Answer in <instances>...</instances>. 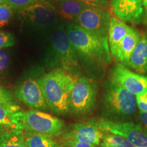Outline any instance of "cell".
Segmentation results:
<instances>
[{"mask_svg": "<svg viewBox=\"0 0 147 147\" xmlns=\"http://www.w3.org/2000/svg\"><path fill=\"white\" fill-rule=\"evenodd\" d=\"M16 97L27 106L36 110H46L47 107L41 88L38 81L29 79L16 88Z\"/></svg>", "mask_w": 147, "mask_h": 147, "instance_id": "13", "label": "cell"}, {"mask_svg": "<svg viewBox=\"0 0 147 147\" xmlns=\"http://www.w3.org/2000/svg\"><path fill=\"white\" fill-rule=\"evenodd\" d=\"M38 1H45V0H38Z\"/></svg>", "mask_w": 147, "mask_h": 147, "instance_id": "33", "label": "cell"}, {"mask_svg": "<svg viewBox=\"0 0 147 147\" xmlns=\"http://www.w3.org/2000/svg\"><path fill=\"white\" fill-rule=\"evenodd\" d=\"M140 35L136 29L131 28L119 45L115 57L123 65H127L131 55L138 43Z\"/></svg>", "mask_w": 147, "mask_h": 147, "instance_id": "17", "label": "cell"}, {"mask_svg": "<svg viewBox=\"0 0 147 147\" xmlns=\"http://www.w3.org/2000/svg\"><path fill=\"white\" fill-rule=\"evenodd\" d=\"M103 99L109 113L120 117L133 115L138 108L136 96L110 80Z\"/></svg>", "mask_w": 147, "mask_h": 147, "instance_id": "4", "label": "cell"}, {"mask_svg": "<svg viewBox=\"0 0 147 147\" xmlns=\"http://www.w3.org/2000/svg\"><path fill=\"white\" fill-rule=\"evenodd\" d=\"M3 3V0H0V5Z\"/></svg>", "mask_w": 147, "mask_h": 147, "instance_id": "32", "label": "cell"}, {"mask_svg": "<svg viewBox=\"0 0 147 147\" xmlns=\"http://www.w3.org/2000/svg\"><path fill=\"white\" fill-rule=\"evenodd\" d=\"M54 65L57 69L70 73L79 69V58L76 50L69 41L65 27L60 25L51 36Z\"/></svg>", "mask_w": 147, "mask_h": 147, "instance_id": "3", "label": "cell"}, {"mask_svg": "<svg viewBox=\"0 0 147 147\" xmlns=\"http://www.w3.org/2000/svg\"><path fill=\"white\" fill-rule=\"evenodd\" d=\"M15 42V38L12 34L0 31V49L12 47Z\"/></svg>", "mask_w": 147, "mask_h": 147, "instance_id": "24", "label": "cell"}, {"mask_svg": "<svg viewBox=\"0 0 147 147\" xmlns=\"http://www.w3.org/2000/svg\"><path fill=\"white\" fill-rule=\"evenodd\" d=\"M52 1H57V0H51Z\"/></svg>", "mask_w": 147, "mask_h": 147, "instance_id": "34", "label": "cell"}, {"mask_svg": "<svg viewBox=\"0 0 147 147\" xmlns=\"http://www.w3.org/2000/svg\"><path fill=\"white\" fill-rule=\"evenodd\" d=\"M64 147H95V145H92L78 141L71 140H63Z\"/></svg>", "mask_w": 147, "mask_h": 147, "instance_id": "29", "label": "cell"}, {"mask_svg": "<svg viewBox=\"0 0 147 147\" xmlns=\"http://www.w3.org/2000/svg\"><path fill=\"white\" fill-rule=\"evenodd\" d=\"M18 12L24 19L40 27H50L55 23L57 18L54 5L47 0L38 1Z\"/></svg>", "mask_w": 147, "mask_h": 147, "instance_id": "10", "label": "cell"}, {"mask_svg": "<svg viewBox=\"0 0 147 147\" xmlns=\"http://www.w3.org/2000/svg\"><path fill=\"white\" fill-rule=\"evenodd\" d=\"M104 131L125 138L134 147H147V131L140 125L101 119L96 121Z\"/></svg>", "mask_w": 147, "mask_h": 147, "instance_id": "7", "label": "cell"}, {"mask_svg": "<svg viewBox=\"0 0 147 147\" xmlns=\"http://www.w3.org/2000/svg\"><path fill=\"white\" fill-rule=\"evenodd\" d=\"M143 7H144V15L142 22L147 27V0H143Z\"/></svg>", "mask_w": 147, "mask_h": 147, "instance_id": "31", "label": "cell"}, {"mask_svg": "<svg viewBox=\"0 0 147 147\" xmlns=\"http://www.w3.org/2000/svg\"><path fill=\"white\" fill-rule=\"evenodd\" d=\"M98 93L97 82L81 76L76 79L70 94V110L77 115L88 113L95 105Z\"/></svg>", "mask_w": 147, "mask_h": 147, "instance_id": "5", "label": "cell"}, {"mask_svg": "<svg viewBox=\"0 0 147 147\" xmlns=\"http://www.w3.org/2000/svg\"><path fill=\"white\" fill-rule=\"evenodd\" d=\"M76 79L70 73L61 69H55L38 79L47 107L53 113L57 115L69 113L70 94Z\"/></svg>", "mask_w": 147, "mask_h": 147, "instance_id": "2", "label": "cell"}, {"mask_svg": "<svg viewBox=\"0 0 147 147\" xmlns=\"http://www.w3.org/2000/svg\"><path fill=\"white\" fill-rule=\"evenodd\" d=\"M87 7L106 9L108 7V0H78Z\"/></svg>", "mask_w": 147, "mask_h": 147, "instance_id": "27", "label": "cell"}, {"mask_svg": "<svg viewBox=\"0 0 147 147\" xmlns=\"http://www.w3.org/2000/svg\"><path fill=\"white\" fill-rule=\"evenodd\" d=\"M110 11L86 6L77 18V25L88 32L102 37H108L110 22Z\"/></svg>", "mask_w": 147, "mask_h": 147, "instance_id": "8", "label": "cell"}, {"mask_svg": "<svg viewBox=\"0 0 147 147\" xmlns=\"http://www.w3.org/2000/svg\"><path fill=\"white\" fill-rule=\"evenodd\" d=\"M65 30L79 60L93 68L105 70L111 62L108 37L97 36L76 23H68Z\"/></svg>", "mask_w": 147, "mask_h": 147, "instance_id": "1", "label": "cell"}, {"mask_svg": "<svg viewBox=\"0 0 147 147\" xmlns=\"http://www.w3.org/2000/svg\"><path fill=\"white\" fill-rule=\"evenodd\" d=\"M24 112L16 104L0 106V127L23 131Z\"/></svg>", "mask_w": 147, "mask_h": 147, "instance_id": "14", "label": "cell"}, {"mask_svg": "<svg viewBox=\"0 0 147 147\" xmlns=\"http://www.w3.org/2000/svg\"><path fill=\"white\" fill-rule=\"evenodd\" d=\"M131 29V27H129L125 23L120 21L117 17H111L108 33V40L110 53L113 57H115L121 42Z\"/></svg>", "mask_w": 147, "mask_h": 147, "instance_id": "15", "label": "cell"}, {"mask_svg": "<svg viewBox=\"0 0 147 147\" xmlns=\"http://www.w3.org/2000/svg\"><path fill=\"white\" fill-rule=\"evenodd\" d=\"M111 7L117 18L124 23L142 21L143 0H112Z\"/></svg>", "mask_w": 147, "mask_h": 147, "instance_id": "12", "label": "cell"}, {"mask_svg": "<svg viewBox=\"0 0 147 147\" xmlns=\"http://www.w3.org/2000/svg\"><path fill=\"white\" fill-rule=\"evenodd\" d=\"M23 127L24 130L29 134H41L51 137L61 134L64 123L47 113L32 110L24 112Z\"/></svg>", "mask_w": 147, "mask_h": 147, "instance_id": "6", "label": "cell"}, {"mask_svg": "<svg viewBox=\"0 0 147 147\" xmlns=\"http://www.w3.org/2000/svg\"><path fill=\"white\" fill-rule=\"evenodd\" d=\"M0 147H27L25 136L22 131L1 129Z\"/></svg>", "mask_w": 147, "mask_h": 147, "instance_id": "19", "label": "cell"}, {"mask_svg": "<svg viewBox=\"0 0 147 147\" xmlns=\"http://www.w3.org/2000/svg\"><path fill=\"white\" fill-rule=\"evenodd\" d=\"M136 100L140 112L147 113V91L142 94L137 95Z\"/></svg>", "mask_w": 147, "mask_h": 147, "instance_id": "28", "label": "cell"}, {"mask_svg": "<svg viewBox=\"0 0 147 147\" xmlns=\"http://www.w3.org/2000/svg\"><path fill=\"white\" fill-rule=\"evenodd\" d=\"M38 0H3V3L10 6L12 10L21 11L38 3Z\"/></svg>", "mask_w": 147, "mask_h": 147, "instance_id": "22", "label": "cell"}, {"mask_svg": "<svg viewBox=\"0 0 147 147\" xmlns=\"http://www.w3.org/2000/svg\"><path fill=\"white\" fill-rule=\"evenodd\" d=\"M140 119L143 125V127L147 131V113L140 112Z\"/></svg>", "mask_w": 147, "mask_h": 147, "instance_id": "30", "label": "cell"}, {"mask_svg": "<svg viewBox=\"0 0 147 147\" xmlns=\"http://www.w3.org/2000/svg\"><path fill=\"white\" fill-rule=\"evenodd\" d=\"M100 145L101 147H134L124 138L107 132L104 134Z\"/></svg>", "mask_w": 147, "mask_h": 147, "instance_id": "21", "label": "cell"}, {"mask_svg": "<svg viewBox=\"0 0 147 147\" xmlns=\"http://www.w3.org/2000/svg\"><path fill=\"white\" fill-rule=\"evenodd\" d=\"M14 14V10L5 3L0 5V27H2L12 19Z\"/></svg>", "mask_w": 147, "mask_h": 147, "instance_id": "23", "label": "cell"}, {"mask_svg": "<svg viewBox=\"0 0 147 147\" xmlns=\"http://www.w3.org/2000/svg\"><path fill=\"white\" fill-rule=\"evenodd\" d=\"M105 131L98 126L96 121H89L74 125L63 134V140L78 141L87 144H100Z\"/></svg>", "mask_w": 147, "mask_h": 147, "instance_id": "11", "label": "cell"}, {"mask_svg": "<svg viewBox=\"0 0 147 147\" xmlns=\"http://www.w3.org/2000/svg\"><path fill=\"white\" fill-rule=\"evenodd\" d=\"M127 65L136 73L147 74V34L140 36Z\"/></svg>", "mask_w": 147, "mask_h": 147, "instance_id": "16", "label": "cell"}, {"mask_svg": "<svg viewBox=\"0 0 147 147\" xmlns=\"http://www.w3.org/2000/svg\"><path fill=\"white\" fill-rule=\"evenodd\" d=\"M10 62V56L4 49H0V75L7 70Z\"/></svg>", "mask_w": 147, "mask_h": 147, "instance_id": "26", "label": "cell"}, {"mask_svg": "<svg viewBox=\"0 0 147 147\" xmlns=\"http://www.w3.org/2000/svg\"><path fill=\"white\" fill-rule=\"evenodd\" d=\"M15 104L12 93L8 89L0 87V106H7Z\"/></svg>", "mask_w": 147, "mask_h": 147, "instance_id": "25", "label": "cell"}, {"mask_svg": "<svg viewBox=\"0 0 147 147\" xmlns=\"http://www.w3.org/2000/svg\"><path fill=\"white\" fill-rule=\"evenodd\" d=\"M25 136L27 147H59L51 137L37 134H29Z\"/></svg>", "mask_w": 147, "mask_h": 147, "instance_id": "20", "label": "cell"}, {"mask_svg": "<svg viewBox=\"0 0 147 147\" xmlns=\"http://www.w3.org/2000/svg\"><path fill=\"white\" fill-rule=\"evenodd\" d=\"M110 81L136 96L147 91V76L134 72L122 64L115 66L112 69Z\"/></svg>", "mask_w": 147, "mask_h": 147, "instance_id": "9", "label": "cell"}, {"mask_svg": "<svg viewBox=\"0 0 147 147\" xmlns=\"http://www.w3.org/2000/svg\"><path fill=\"white\" fill-rule=\"evenodd\" d=\"M53 3L57 14L68 21H76L86 7L78 0H57Z\"/></svg>", "mask_w": 147, "mask_h": 147, "instance_id": "18", "label": "cell"}]
</instances>
